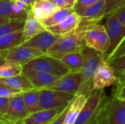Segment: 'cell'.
I'll return each instance as SVG.
<instances>
[{
  "label": "cell",
  "instance_id": "obj_30",
  "mask_svg": "<svg viewBox=\"0 0 125 124\" xmlns=\"http://www.w3.org/2000/svg\"><path fill=\"white\" fill-rule=\"evenodd\" d=\"M116 81L115 83V88L112 94L116 98L125 102V78L122 77H116Z\"/></svg>",
  "mask_w": 125,
  "mask_h": 124
},
{
  "label": "cell",
  "instance_id": "obj_42",
  "mask_svg": "<svg viewBox=\"0 0 125 124\" xmlns=\"http://www.w3.org/2000/svg\"><path fill=\"white\" fill-rule=\"evenodd\" d=\"M116 77H122L123 78H125V72H121V73H119L117 75H116Z\"/></svg>",
  "mask_w": 125,
  "mask_h": 124
},
{
  "label": "cell",
  "instance_id": "obj_37",
  "mask_svg": "<svg viewBox=\"0 0 125 124\" xmlns=\"http://www.w3.org/2000/svg\"><path fill=\"white\" fill-rule=\"evenodd\" d=\"M68 105L60 113V114L51 123V124H64V118H65V115L67 113V107Z\"/></svg>",
  "mask_w": 125,
  "mask_h": 124
},
{
  "label": "cell",
  "instance_id": "obj_23",
  "mask_svg": "<svg viewBox=\"0 0 125 124\" xmlns=\"http://www.w3.org/2000/svg\"><path fill=\"white\" fill-rule=\"evenodd\" d=\"M0 81L13 88L18 89L22 92L36 88L23 74H21L19 75L11 77L0 78Z\"/></svg>",
  "mask_w": 125,
  "mask_h": 124
},
{
  "label": "cell",
  "instance_id": "obj_13",
  "mask_svg": "<svg viewBox=\"0 0 125 124\" xmlns=\"http://www.w3.org/2000/svg\"><path fill=\"white\" fill-rule=\"evenodd\" d=\"M81 83V72H70L43 88L76 94Z\"/></svg>",
  "mask_w": 125,
  "mask_h": 124
},
{
  "label": "cell",
  "instance_id": "obj_43",
  "mask_svg": "<svg viewBox=\"0 0 125 124\" xmlns=\"http://www.w3.org/2000/svg\"><path fill=\"white\" fill-rule=\"evenodd\" d=\"M125 47H124V48H123V50H122V53H122L123 52H125Z\"/></svg>",
  "mask_w": 125,
  "mask_h": 124
},
{
  "label": "cell",
  "instance_id": "obj_4",
  "mask_svg": "<svg viewBox=\"0 0 125 124\" xmlns=\"http://www.w3.org/2000/svg\"><path fill=\"white\" fill-rule=\"evenodd\" d=\"M96 124H125V102L105 96L95 116Z\"/></svg>",
  "mask_w": 125,
  "mask_h": 124
},
{
  "label": "cell",
  "instance_id": "obj_15",
  "mask_svg": "<svg viewBox=\"0 0 125 124\" xmlns=\"http://www.w3.org/2000/svg\"><path fill=\"white\" fill-rule=\"evenodd\" d=\"M60 35L53 34L45 29L41 33L25 41L21 45L31 47L40 50L44 53H46L49 48L59 38Z\"/></svg>",
  "mask_w": 125,
  "mask_h": 124
},
{
  "label": "cell",
  "instance_id": "obj_36",
  "mask_svg": "<svg viewBox=\"0 0 125 124\" xmlns=\"http://www.w3.org/2000/svg\"><path fill=\"white\" fill-rule=\"evenodd\" d=\"M116 15L117 19L125 26V4L122 7H119L114 13H113Z\"/></svg>",
  "mask_w": 125,
  "mask_h": 124
},
{
  "label": "cell",
  "instance_id": "obj_46",
  "mask_svg": "<svg viewBox=\"0 0 125 124\" xmlns=\"http://www.w3.org/2000/svg\"><path fill=\"white\" fill-rule=\"evenodd\" d=\"M34 1H37V0H34Z\"/></svg>",
  "mask_w": 125,
  "mask_h": 124
},
{
  "label": "cell",
  "instance_id": "obj_49",
  "mask_svg": "<svg viewBox=\"0 0 125 124\" xmlns=\"http://www.w3.org/2000/svg\"><path fill=\"white\" fill-rule=\"evenodd\" d=\"M0 122H1V121H0ZM1 123H2V122H1Z\"/></svg>",
  "mask_w": 125,
  "mask_h": 124
},
{
  "label": "cell",
  "instance_id": "obj_5",
  "mask_svg": "<svg viewBox=\"0 0 125 124\" xmlns=\"http://www.w3.org/2000/svg\"><path fill=\"white\" fill-rule=\"evenodd\" d=\"M23 68L42 71L51 75L62 77L70 72V69L60 60L48 54H43L23 66Z\"/></svg>",
  "mask_w": 125,
  "mask_h": 124
},
{
  "label": "cell",
  "instance_id": "obj_7",
  "mask_svg": "<svg viewBox=\"0 0 125 124\" xmlns=\"http://www.w3.org/2000/svg\"><path fill=\"white\" fill-rule=\"evenodd\" d=\"M84 31L86 46L103 54L105 53L110 45V39L105 26L100 23L91 25L86 27Z\"/></svg>",
  "mask_w": 125,
  "mask_h": 124
},
{
  "label": "cell",
  "instance_id": "obj_32",
  "mask_svg": "<svg viewBox=\"0 0 125 124\" xmlns=\"http://www.w3.org/2000/svg\"><path fill=\"white\" fill-rule=\"evenodd\" d=\"M125 2V0H106L105 18L114 13L119 7L124 5Z\"/></svg>",
  "mask_w": 125,
  "mask_h": 124
},
{
  "label": "cell",
  "instance_id": "obj_8",
  "mask_svg": "<svg viewBox=\"0 0 125 124\" xmlns=\"http://www.w3.org/2000/svg\"><path fill=\"white\" fill-rule=\"evenodd\" d=\"M105 97L104 90H96L92 92L87 96L85 105L74 124H92L94 123L96 114Z\"/></svg>",
  "mask_w": 125,
  "mask_h": 124
},
{
  "label": "cell",
  "instance_id": "obj_38",
  "mask_svg": "<svg viewBox=\"0 0 125 124\" xmlns=\"http://www.w3.org/2000/svg\"><path fill=\"white\" fill-rule=\"evenodd\" d=\"M15 1H22V2H23V3H25V4L29 5V6H31V7H32V5H33V4H34V2H35L34 0H15Z\"/></svg>",
  "mask_w": 125,
  "mask_h": 124
},
{
  "label": "cell",
  "instance_id": "obj_11",
  "mask_svg": "<svg viewBox=\"0 0 125 124\" xmlns=\"http://www.w3.org/2000/svg\"><path fill=\"white\" fill-rule=\"evenodd\" d=\"M0 54L4 56L6 60L17 62L23 66L37 57L45 53L34 48L23 46L21 45L10 50L1 51L0 52Z\"/></svg>",
  "mask_w": 125,
  "mask_h": 124
},
{
  "label": "cell",
  "instance_id": "obj_25",
  "mask_svg": "<svg viewBox=\"0 0 125 124\" xmlns=\"http://www.w3.org/2000/svg\"><path fill=\"white\" fill-rule=\"evenodd\" d=\"M60 60L70 69V72H81L83 64V57L81 52H74L64 56Z\"/></svg>",
  "mask_w": 125,
  "mask_h": 124
},
{
  "label": "cell",
  "instance_id": "obj_33",
  "mask_svg": "<svg viewBox=\"0 0 125 124\" xmlns=\"http://www.w3.org/2000/svg\"><path fill=\"white\" fill-rule=\"evenodd\" d=\"M97 1L98 0H76V2L73 7L75 12L78 16H80L87 7H89Z\"/></svg>",
  "mask_w": 125,
  "mask_h": 124
},
{
  "label": "cell",
  "instance_id": "obj_10",
  "mask_svg": "<svg viewBox=\"0 0 125 124\" xmlns=\"http://www.w3.org/2000/svg\"><path fill=\"white\" fill-rule=\"evenodd\" d=\"M31 10V6L20 1H0V18L25 21L28 12Z\"/></svg>",
  "mask_w": 125,
  "mask_h": 124
},
{
  "label": "cell",
  "instance_id": "obj_45",
  "mask_svg": "<svg viewBox=\"0 0 125 124\" xmlns=\"http://www.w3.org/2000/svg\"><path fill=\"white\" fill-rule=\"evenodd\" d=\"M96 124V123H95V122H94V123H93V124Z\"/></svg>",
  "mask_w": 125,
  "mask_h": 124
},
{
  "label": "cell",
  "instance_id": "obj_29",
  "mask_svg": "<svg viewBox=\"0 0 125 124\" xmlns=\"http://www.w3.org/2000/svg\"><path fill=\"white\" fill-rule=\"evenodd\" d=\"M108 64L113 69L115 75L125 72V51L115 58Z\"/></svg>",
  "mask_w": 125,
  "mask_h": 124
},
{
  "label": "cell",
  "instance_id": "obj_9",
  "mask_svg": "<svg viewBox=\"0 0 125 124\" xmlns=\"http://www.w3.org/2000/svg\"><path fill=\"white\" fill-rule=\"evenodd\" d=\"M106 0H98L89 7L79 16L80 23L75 31H85L91 25L100 23L105 18Z\"/></svg>",
  "mask_w": 125,
  "mask_h": 124
},
{
  "label": "cell",
  "instance_id": "obj_18",
  "mask_svg": "<svg viewBox=\"0 0 125 124\" xmlns=\"http://www.w3.org/2000/svg\"><path fill=\"white\" fill-rule=\"evenodd\" d=\"M80 17L74 12L60 23L47 27L46 29L53 34L62 36L75 31L78 29Z\"/></svg>",
  "mask_w": 125,
  "mask_h": 124
},
{
  "label": "cell",
  "instance_id": "obj_31",
  "mask_svg": "<svg viewBox=\"0 0 125 124\" xmlns=\"http://www.w3.org/2000/svg\"><path fill=\"white\" fill-rule=\"evenodd\" d=\"M22 93L21 91L18 89L13 88L8 85L0 81V97H8L11 98Z\"/></svg>",
  "mask_w": 125,
  "mask_h": 124
},
{
  "label": "cell",
  "instance_id": "obj_1",
  "mask_svg": "<svg viewBox=\"0 0 125 124\" xmlns=\"http://www.w3.org/2000/svg\"><path fill=\"white\" fill-rule=\"evenodd\" d=\"M105 28L110 39V45L105 53L103 59L109 64L119 56L125 45V26L123 25L114 14L106 17Z\"/></svg>",
  "mask_w": 125,
  "mask_h": 124
},
{
  "label": "cell",
  "instance_id": "obj_20",
  "mask_svg": "<svg viewBox=\"0 0 125 124\" xmlns=\"http://www.w3.org/2000/svg\"><path fill=\"white\" fill-rule=\"evenodd\" d=\"M87 96L82 94H75L73 99L69 104L64 118V124H74L78 116L83 107Z\"/></svg>",
  "mask_w": 125,
  "mask_h": 124
},
{
  "label": "cell",
  "instance_id": "obj_48",
  "mask_svg": "<svg viewBox=\"0 0 125 124\" xmlns=\"http://www.w3.org/2000/svg\"><path fill=\"white\" fill-rule=\"evenodd\" d=\"M0 1H2V0H0Z\"/></svg>",
  "mask_w": 125,
  "mask_h": 124
},
{
  "label": "cell",
  "instance_id": "obj_27",
  "mask_svg": "<svg viewBox=\"0 0 125 124\" xmlns=\"http://www.w3.org/2000/svg\"><path fill=\"white\" fill-rule=\"evenodd\" d=\"M23 66L20 64L7 60L0 68V78L11 77L22 74Z\"/></svg>",
  "mask_w": 125,
  "mask_h": 124
},
{
  "label": "cell",
  "instance_id": "obj_22",
  "mask_svg": "<svg viewBox=\"0 0 125 124\" xmlns=\"http://www.w3.org/2000/svg\"><path fill=\"white\" fill-rule=\"evenodd\" d=\"M40 94L41 89L40 88H34L21 93L25 106L29 114L39 110Z\"/></svg>",
  "mask_w": 125,
  "mask_h": 124
},
{
  "label": "cell",
  "instance_id": "obj_12",
  "mask_svg": "<svg viewBox=\"0 0 125 124\" xmlns=\"http://www.w3.org/2000/svg\"><path fill=\"white\" fill-rule=\"evenodd\" d=\"M116 79L113 69L103 58L94 74L91 93L96 90H104L106 87L114 85Z\"/></svg>",
  "mask_w": 125,
  "mask_h": 124
},
{
  "label": "cell",
  "instance_id": "obj_14",
  "mask_svg": "<svg viewBox=\"0 0 125 124\" xmlns=\"http://www.w3.org/2000/svg\"><path fill=\"white\" fill-rule=\"evenodd\" d=\"M29 114L22 96L19 94L10 98L9 107L4 118L10 124L11 122L23 121Z\"/></svg>",
  "mask_w": 125,
  "mask_h": 124
},
{
  "label": "cell",
  "instance_id": "obj_47",
  "mask_svg": "<svg viewBox=\"0 0 125 124\" xmlns=\"http://www.w3.org/2000/svg\"><path fill=\"white\" fill-rule=\"evenodd\" d=\"M125 4H124V5H125Z\"/></svg>",
  "mask_w": 125,
  "mask_h": 124
},
{
  "label": "cell",
  "instance_id": "obj_35",
  "mask_svg": "<svg viewBox=\"0 0 125 124\" xmlns=\"http://www.w3.org/2000/svg\"><path fill=\"white\" fill-rule=\"evenodd\" d=\"M10 98L8 97H0V115L4 117L6 114L9 105H10Z\"/></svg>",
  "mask_w": 125,
  "mask_h": 124
},
{
  "label": "cell",
  "instance_id": "obj_2",
  "mask_svg": "<svg viewBox=\"0 0 125 124\" xmlns=\"http://www.w3.org/2000/svg\"><path fill=\"white\" fill-rule=\"evenodd\" d=\"M84 34V31H74L60 36L49 48L46 54L60 59L68 53L81 52L86 46Z\"/></svg>",
  "mask_w": 125,
  "mask_h": 124
},
{
  "label": "cell",
  "instance_id": "obj_34",
  "mask_svg": "<svg viewBox=\"0 0 125 124\" xmlns=\"http://www.w3.org/2000/svg\"><path fill=\"white\" fill-rule=\"evenodd\" d=\"M53 3L60 9L72 8L74 7L76 0H48Z\"/></svg>",
  "mask_w": 125,
  "mask_h": 124
},
{
  "label": "cell",
  "instance_id": "obj_19",
  "mask_svg": "<svg viewBox=\"0 0 125 124\" xmlns=\"http://www.w3.org/2000/svg\"><path fill=\"white\" fill-rule=\"evenodd\" d=\"M45 27L41 23V22L33 15L31 11L28 12L26 19L25 20L24 27L23 29V42L37 34L45 31Z\"/></svg>",
  "mask_w": 125,
  "mask_h": 124
},
{
  "label": "cell",
  "instance_id": "obj_50",
  "mask_svg": "<svg viewBox=\"0 0 125 124\" xmlns=\"http://www.w3.org/2000/svg\"></svg>",
  "mask_w": 125,
  "mask_h": 124
},
{
  "label": "cell",
  "instance_id": "obj_6",
  "mask_svg": "<svg viewBox=\"0 0 125 124\" xmlns=\"http://www.w3.org/2000/svg\"><path fill=\"white\" fill-rule=\"evenodd\" d=\"M75 96V94L70 93L42 88L39 103V110L51 109L63 110L71 102Z\"/></svg>",
  "mask_w": 125,
  "mask_h": 124
},
{
  "label": "cell",
  "instance_id": "obj_16",
  "mask_svg": "<svg viewBox=\"0 0 125 124\" xmlns=\"http://www.w3.org/2000/svg\"><path fill=\"white\" fill-rule=\"evenodd\" d=\"M22 74H23L30 80L31 84L36 88L40 89L45 88L61 77L59 76L51 75L42 71L26 68H23Z\"/></svg>",
  "mask_w": 125,
  "mask_h": 124
},
{
  "label": "cell",
  "instance_id": "obj_3",
  "mask_svg": "<svg viewBox=\"0 0 125 124\" xmlns=\"http://www.w3.org/2000/svg\"><path fill=\"white\" fill-rule=\"evenodd\" d=\"M81 53L83 57V64L81 70V83L76 94L88 96L91 94L94 74L103 56V53L88 46L82 50Z\"/></svg>",
  "mask_w": 125,
  "mask_h": 124
},
{
  "label": "cell",
  "instance_id": "obj_39",
  "mask_svg": "<svg viewBox=\"0 0 125 124\" xmlns=\"http://www.w3.org/2000/svg\"><path fill=\"white\" fill-rule=\"evenodd\" d=\"M11 20L10 18H0V26L5 24V23H7L8 22H10Z\"/></svg>",
  "mask_w": 125,
  "mask_h": 124
},
{
  "label": "cell",
  "instance_id": "obj_21",
  "mask_svg": "<svg viewBox=\"0 0 125 124\" xmlns=\"http://www.w3.org/2000/svg\"><path fill=\"white\" fill-rule=\"evenodd\" d=\"M60 8L48 0H37L31 7V12L40 20L48 18Z\"/></svg>",
  "mask_w": 125,
  "mask_h": 124
},
{
  "label": "cell",
  "instance_id": "obj_24",
  "mask_svg": "<svg viewBox=\"0 0 125 124\" xmlns=\"http://www.w3.org/2000/svg\"><path fill=\"white\" fill-rule=\"evenodd\" d=\"M23 43V30L0 37V52L10 50Z\"/></svg>",
  "mask_w": 125,
  "mask_h": 124
},
{
  "label": "cell",
  "instance_id": "obj_28",
  "mask_svg": "<svg viewBox=\"0 0 125 124\" xmlns=\"http://www.w3.org/2000/svg\"><path fill=\"white\" fill-rule=\"evenodd\" d=\"M25 21L11 20L7 23H5L0 26V37L13 33L18 31H21L23 29Z\"/></svg>",
  "mask_w": 125,
  "mask_h": 124
},
{
  "label": "cell",
  "instance_id": "obj_41",
  "mask_svg": "<svg viewBox=\"0 0 125 124\" xmlns=\"http://www.w3.org/2000/svg\"><path fill=\"white\" fill-rule=\"evenodd\" d=\"M0 121L1 122H2V123H4V124H10V122L7 121V120H6L2 115H0Z\"/></svg>",
  "mask_w": 125,
  "mask_h": 124
},
{
  "label": "cell",
  "instance_id": "obj_40",
  "mask_svg": "<svg viewBox=\"0 0 125 124\" xmlns=\"http://www.w3.org/2000/svg\"><path fill=\"white\" fill-rule=\"evenodd\" d=\"M6 61H7L6 58L0 54V68L4 64V63L6 62Z\"/></svg>",
  "mask_w": 125,
  "mask_h": 124
},
{
  "label": "cell",
  "instance_id": "obj_17",
  "mask_svg": "<svg viewBox=\"0 0 125 124\" xmlns=\"http://www.w3.org/2000/svg\"><path fill=\"white\" fill-rule=\"evenodd\" d=\"M62 110L57 109L41 110L29 115L22 121L23 124H51Z\"/></svg>",
  "mask_w": 125,
  "mask_h": 124
},
{
  "label": "cell",
  "instance_id": "obj_44",
  "mask_svg": "<svg viewBox=\"0 0 125 124\" xmlns=\"http://www.w3.org/2000/svg\"><path fill=\"white\" fill-rule=\"evenodd\" d=\"M0 124H4V123H1V122H0Z\"/></svg>",
  "mask_w": 125,
  "mask_h": 124
},
{
  "label": "cell",
  "instance_id": "obj_26",
  "mask_svg": "<svg viewBox=\"0 0 125 124\" xmlns=\"http://www.w3.org/2000/svg\"><path fill=\"white\" fill-rule=\"evenodd\" d=\"M74 12L75 10L73 7L67 8V9H59L56 12H55L53 15H51L48 18L44 19L40 22L46 29L47 27L60 23Z\"/></svg>",
  "mask_w": 125,
  "mask_h": 124
}]
</instances>
